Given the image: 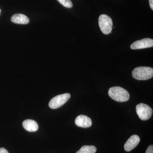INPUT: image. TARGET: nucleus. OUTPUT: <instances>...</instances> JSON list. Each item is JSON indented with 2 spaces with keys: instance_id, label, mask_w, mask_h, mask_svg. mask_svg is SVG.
I'll use <instances>...</instances> for the list:
<instances>
[{
  "instance_id": "f257e3e1",
  "label": "nucleus",
  "mask_w": 153,
  "mask_h": 153,
  "mask_svg": "<svg viewBox=\"0 0 153 153\" xmlns=\"http://www.w3.org/2000/svg\"><path fill=\"white\" fill-rule=\"evenodd\" d=\"M108 95L113 100L119 102H124L129 99V94L124 88L120 86H115L109 88Z\"/></svg>"
},
{
  "instance_id": "f03ea898",
  "label": "nucleus",
  "mask_w": 153,
  "mask_h": 153,
  "mask_svg": "<svg viewBox=\"0 0 153 153\" xmlns=\"http://www.w3.org/2000/svg\"><path fill=\"white\" fill-rule=\"evenodd\" d=\"M132 75L135 79L139 80H147L153 76V68L146 66L137 67L133 70Z\"/></svg>"
},
{
  "instance_id": "7ed1b4c3",
  "label": "nucleus",
  "mask_w": 153,
  "mask_h": 153,
  "mask_svg": "<svg viewBox=\"0 0 153 153\" xmlns=\"http://www.w3.org/2000/svg\"><path fill=\"white\" fill-rule=\"evenodd\" d=\"M98 23L100 30L103 34L108 35L111 33L113 22L110 17L105 14L100 15L99 18Z\"/></svg>"
},
{
  "instance_id": "20e7f679",
  "label": "nucleus",
  "mask_w": 153,
  "mask_h": 153,
  "mask_svg": "<svg viewBox=\"0 0 153 153\" xmlns=\"http://www.w3.org/2000/svg\"><path fill=\"white\" fill-rule=\"evenodd\" d=\"M136 110L139 117L143 120L149 119L153 113V110L151 107L144 103L138 104L136 107Z\"/></svg>"
},
{
  "instance_id": "39448f33",
  "label": "nucleus",
  "mask_w": 153,
  "mask_h": 153,
  "mask_svg": "<svg viewBox=\"0 0 153 153\" xmlns=\"http://www.w3.org/2000/svg\"><path fill=\"white\" fill-rule=\"evenodd\" d=\"M70 94L65 93L56 96L49 102V105L52 109H56L62 106L70 98Z\"/></svg>"
},
{
  "instance_id": "423d86ee",
  "label": "nucleus",
  "mask_w": 153,
  "mask_h": 153,
  "mask_svg": "<svg viewBox=\"0 0 153 153\" xmlns=\"http://www.w3.org/2000/svg\"><path fill=\"white\" fill-rule=\"evenodd\" d=\"M153 40L149 38H146L135 41L131 45L132 49H146L153 47Z\"/></svg>"
},
{
  "instance_id": "0eeeda50",
  "label": "nucleus",
  "mask_w": 153,
  "mask_h": 153,
  "mask_svg": "<svg viewBox=\"0 0 153 153\" xmlns=\"http://www.w3.org/2000/svg\"><path fill=\"white\" fill-rule=\"evenodd\" d=\"M75 123L77 126L87 128L92 125V121L88 117L84 115H80L76 117L75 120Z\"/></svg>"
},
{
  "instance_id": "6e6552de",
  "label": "nucleus",
  "mask_w": 153,
  "mask_h": 153,
  "mask_svg": "<svg viewBox=\"0 0 153 153\" xmlns=\"http://www.w3.org/2000/svg\"><path fill=\"white\" fill-rule=\"evenodd\" d=\"M140 142V138L137 135H133L131 136L125 144L124 146L125 150L128 152L132 150L138 145Z\"/></svg>"
},
{
  "instance_id": "1a4fd4ad",
  "label": "nucleus",
  "mask_w": 153,
  "mask_h": 153,
  "mask_svg": "<svg viewBox=\"0 0 153 153\" xmlns=\"http://www.w3.org/2000/svg\"><path fill=\"white\" fill-rule=\"evenodd\" d=\"M11 21L15 24L27 25L30 22V19L24 14H16L11 17Z\"/></svg>"
},
{
  "instance_id": "9d476101",
  "label": "nucleus",
  "mask_w": 153,
  "mask_h": 153,
  "mask_svg": "<svg viewBox=\"0 0 153 153\" xmlns=\"http://www.w3.org/2000/svg\"><path fill=\"white\" fill-rule=\"evenodd\" d=\"M24 128L29 132H35L38 129V125L37 123L33 120H26L23 123Z\"/></svg>"
},
{
  "instance_id": "9b49d317",
  "label": "nucleus",
  "mask_w": 153,
  "mask_h": 153,
  "mask_svg": "<svg viewBox=\"0 0 153 153\" xmlns=\"http://www.w3.org/2000/svg\"><path fill=\"white\" fill-rule=\"evenodd\" d=\"M96 151V148L94 146H84L76 153H95Z\"/></svg>"
},
{
  "instance_id": "f8f14e48",
  "label": "nucleus",
  "mask_w": 153,
  "mask_h": 153,
  "mask_svg": "<svg viewBox=\"0 0 153 153\" xmlns=\"http://www.w3.org/2000/svg\"><path fill=\"white\" fill-rule=\"evenodd\" d=\"M57 1L65 7L71 8L73 6V4L71 0H57Z\"/></svg>"
},
{
  "instance_id": "ddd939ff",
  "label": "nucleus",
  "mask_w": 153,
  "mask_h": 153,
  "mask_svg": "<svg viewBox=\"0 0 153 153\" xmlns=\"http://www.w3.org/2000/svg\"><path fill=\"white\" fill-rule=\"evenodd\" d=\"M146 153H153V146L152 145L149 146L146 151Z\"/></svg>"
},
{
  "instance_id": "4468645a",
  "label": "nucleus",
  "mask_w": 153,
  "mask_h": 153,
  "mask_svg": "<svg viewBox=\"0 0 153 153\" xmlns=\"http://www.w3.org/2000/svg\"><path fill=\"white\" fill-rule=\"evenodd\" d=\"M0 153H9L7 150L4 148H0Z\"/></svg>"
},
{
  "instance_id": "2eb2a0df",
  "label": "nucleus",
  "mask_w": 153,
  "mask_h": 153,
  "mask_svg": "<svg viewBox=\"0 0 153 153\" xmlns=\"http://www.w3.org/2000/svg\"><path fill=\"white\" fill-rule=\"evenodd\" d=\"M149 2L150 6L152 10H153V0H149Z\"/></svg>"
},
{
  "instance_id": "dca6fc26",
  "label": "nucleus",
  "mask_w": 153,
  "mask_h": 153,
  "mask_svg": "<svg viewBox=\"0 0 153 153\" xmlns=\"http://www.w3.org/2000/svg\"><path fill=\"white\" fill-rule=\"evenodd\" d=\"M1 9H0V15H1Z\"/></svg>"
}]
</instances>
